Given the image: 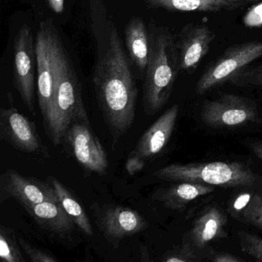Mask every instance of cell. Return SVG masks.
<instances>
[{
  "instance_id": "6da1fadb",
  "label": "cell",
  "mask_w": 262,
  "mask_h": 262,
  "mask_svg": "<svg viewBox=\"0 0 262 262\" xmlns=\"http://www.w3.org/2000/svg\"><path fill=\"white\" fill-rule=\"evenodd\" d=\"M89 9L90 28L96 42L93 85L115 147L133 126L139 90L105 0H90Z\"/></svg>"
},
{
  "instance_id": "7a4b0ae2",
  "label": "cell",
  "mask_w": 262,
  "mask_h": 262,
  "mask_svg": "<svg viewBox=\"0 0 262 262\" xmlns=\"http://www.w3.org/2000/svg\"><path fill=\"white\" fill-rule=\"evenodd\" d=\"M150 54L145 72L143 105L151 116L159 113L168 102L179 74V54L176 41L168 30L151 27Z\"/></svg>"
},
{
  "instance_id": "3957f363",
  "label": "cell",
  "mask_w": 262,
  "mask_h": 262,
  "mask_svg": "<svg viewBox=\"0 0 262 262\" xmlns=\"http://www.w3.org/2000/svg\"><path fill=\"white\" fill-rule=\"evenodd\" d=\"M56 62L57 85L50 122L45 129L53 145L58 146L72 124L90 122L80 83L59 34L56 41Z\"/></svg>"
},
{
  "instance_id": "277c9868",
  "label": "cell",
  "mask_w": 262,
  "mask_h": 262,
  "mask_svg": "<svg viewBox=\"0 0 262 262\" xmlns=\"http://www.w3.org/2000/svg\"><path fill=\"white\" fill-rule=\"evenodd\" d=\"M154 176L168 182H197L225 188H253L260 183L258 174L237 162L173 163L159 168Z\"/></svg>"
},
{
  "instance_id": "5b68a950",
  "label": "cell",
  "mask_w": 262,
  "mask_h": 262,
  "mask_svg": "<svg viewBox=\"0 0 262 262\" xmlns=\"http://www.w3.org/2000/svg\"><path fill=\"white\" fill-rule=\"evenodd\" d=\"M58 35L53 19H47L39 24L36 39L37 96L45 128L50 122L57 85L56 41Z\"/></svg>"
},
{
  "instance_id": "8992f818",
  "label": "cell",
  "mask_w": 262,
  "mask_h": 262,
  "mask_svg": "<svg viewBox=\"0 0 262 262\" xmlns=\"http://www.w3.org/2000/svg\"><path fill=\"white\" fill-rule=\"evenodd\" d=\"M262 57V41L245 42L227 50L203 73L196 85L199 95L237 79V75L256 59Z\"/></svg>"
},
{
  "instance_id": "52a82bcc",
  "label": "cell",
  "mask_w": 262,
  "mask_h": 262,
  "mask_svg": "<svg viewBox=\"0 0 262 262\" xmlns=\"http://www.w3.org/2000/svg\"><path fill=\"white\" fill-rule=\"evenodd\" d=\"M61 144L84 171L99 176L106 174L108 167L106 151L90 123L72 124Z\"/></svg>"
},
{
  "instance_id": "ba28073f",
  "label": "cell",
  "mask_w": 262,
  "mask_h": 262,
  "mask_svg": "<svg viewBox=\"0 0 262 262\" xmlns=\"http://www.w3.org/2000/svg\"><path fill=\"white\" fill-rule=\"evenodd\" d=\"M92 209L96 226L114 248H117L124 239L139 234L148 227L145 217L128 207L95 204Z\"/></svg>"
},
{
  "instance_id": "9c48e42d",
  "label": "cell",
  "mask_w": 262,
  "mask_h": 262,
  "mask_svg": "<svg viewBox=\"0 0 262 262\" xmlns=\"http://www.w3.org/2000/svg\"><path fill=\"white\" fill-rule=\"evenodd\" d=\"M14 85L27 110L35 114V62L36 42L28 24L16 33L13 46Z\"/></svg>"
},
{
  "instance_id": "30bf717a",
  "label": "cell",
  "mask_w": 262,
  "mask_h": 262,
  "mask_svg": "<svg viewBox=\"0 0 262 262\" xmlns=\"http://www.w3.org/2000/svg\"><path fill=\"white\" fill-rule=\"evenodd\" d=\"M9 99L10 106L0 110V139L21 152L47 154L35 122L15 106L10 93Z\"/></svg>"
},
{
  "instance_id": "8fae6325",
  "label": "cell",
  "mask_w": 262,
  "mask_h": 262,
  "mask_svg": "<svg viewBox=\"0 0 262 262\" xmlns=\"http://www.w3.org/2000/svg\"><path fill=\"white\" fill-rule=\"evenodd\" d=\"M201 118L205 125L211 128H237L255 122L257 111L248 99L226 94L215 100L205 102Z\"/></svg>"
},
{
  "instance_id": "7c38bea8",
  "label": "cell",
  "mask_w": 262,
  "mask_h": 262,
  "mask_svg": "<svg viewBox=\"0 0 262 262\" xmlns=\"http://www.w3.org/2000/svg\"><path fill=\"white\" fill-rule=\"evenodd\" d=\"M17 201L23 207L58 199L51 184L8 169L0 176V204L9 199Z\"/></svg>"
},
{
  "instance_id": "4fadbf2b",
  "label": "cell",
  "mask_w": 262,
  "mask_h": 262,
  "mask_svg": "<svg viewBox=\"0 0 262 262\" xmlns=\"http://www.w3.org/2000/svg\"><path fill=\"white\" fill-rule=\"evenodd\" d=\"M179 113L178 105L166 110L142 135L128 156L137 158L146 163L159 156L174 132Z\"/></svg>"
},
{
  "instance_id": "5bb4252c",
  "label": "cell",
  "mask_w": 262,
  "mask_h": 262,
  "mask_svg": "<svg viewBox=\"0 0 262 262\" xmlns=\"http://www.w3.org/2000/svg\"><path fill=\"white\" fill-rule=\"evenodd\" d=\"M214 38V33L205 25L185 29L176 42L180 70L189 72L196 70L208 53Z\"/></svg>"
},
{
  "instance_id": "9a60e30c",
  "label": "cell",
  "mask_w": 262,
  "mask_h": 262,
  "mask_svg": "<svg viewBox=\"0 0 262 262\" xmlns=\"http://www.w3.org/2000/svg\"><path fill=\"white\" fill-rule=\"evenodd\" d=\"M24 208L42 229L58 238L68 239L76 227L58 199Z\"/></svg>"
},
{
  "instance_id": "2e32d148",
  "label": "cell",
  "mask_w": 262,
  "mask_h": 262,
  "mask_svg": "<svg viewBox=\"0 0 262 262\" xmlns=\"http://www.w3.org/2000/svg\"><path fill=\"white\" fill-rule=\"evenodd\" d=\"M228 217L217 207L211 205L205 208L196 217L188 233L190 244L202 249L211 242L226 237Z\"/></svg>"
},
{
  "instance_id": "e0dca14e",
  "label": "cell",
  "mask_w": 262,
  "mask_h": 262,
  "mask_svg": "<svg viewBox=\"0 0 262 262\" xmlns=\"http://www.w3.org/2000/svg\"><path fill=\"white\" fill-rule=\"evenodd\" d=\"M214 191L213 185L197 182H176L170 186L159 188L155 191L152 199L161 202L165 208L181 211L198 198Z\"/></svg>"
},
{
  "instance_id": "ac0fdd59",
  "label": "cell",
  "mask_w": 262,
  "mask_h": 262,
  "mask_svg": "<svg viewBox=\"0 0 262 262\" xmlns=\"http://www.w3.org/2000/svg\"><path fill=\"white\" fill-rule=\"evenodd\" d=\"M125 47L131 62L145 74L150 54V33L143 19L131 18L125 29Z\"/></svg>"
},
{
  "instance_id": "d6986e66",
  "label": "cell",
  "mask_w": 262,
  "mask_h": 262,
  "mask_svg": "<svg viewBox=\"0 0 262 262\" xmlns=\"http://www.w3.org/2000/svg\"><path fill=\"white\" fill-rule=\"evenodd\" d=\"M152 8L170 11L217 12L234 10L242 4V0H142Z\"/></svg>"
},
{
  "instance_id": "ffe728a7",
  "label": "cell",
  "mask_w": 262,
  "mask_h": 262,
  "mask_svg": "<svg viewBox=\"0 0 262 262\" xmlns=\"http://www.w3.org/2000/svg\"><path fill=\"white\" fill-rule=\"evenodd\" d=\"M47 181L51 184L62 208L74 222L76 226L85 235L90 237L93 236L94 234L93 225L87 215L86 211L76 199V195L56 178L50 176Z\"/></svg>"
},
{
  "instance_id": "44dd1931",
  "label": "cell",
  "mask_w": 262,
  "mask_h": 262,
  "mask_svg": "<svg viewBox=\"0 0 262 262\" xmlns=\"http://www.w3.org/2000/svg\"><path fill=\"white\" fill-rule=\"evenodd\" d=\"M229 211L237 220L262 230V196L258 193L248 191L239 194Z\"/></svg>"
},
{
  "instance_id": "7402d4cb",
  "label": "cell",
  "mask_w": 262,
  "mask_h": 262,
  "mask_svg": "<svg viewBox=\"0 0 262 262\" xmlns=\"http://www.w3.org/2000/svg\"><path fill=\"white\" fill-rule=\"evenodd\" d=\"M19 238L13 228L0 225V257L3 261L25 262Z\"/></svg>"
},
{
  "instance_id": "603a6c76",
  "label": "cell",
  "mask_w": 262,
  "mask_h": 262,
  "mask_svg": "<svg viewBox=\"0 0 262 262\" xmlns=\"http://www.w3.org/2000/svg\"><path fill=\"white\" fill-rule=\"evenodd\" d=\"M194 247L190 243H183L167 251L162 261L165 262H195L201 260L198 257Z\"/></svg>"
},
{
  "instance_id": "cb8c5ba5",
  "label": "cell",
  "mask_w": 262,
  "mask_h": 262,
  "mask_svg": "<svg viewBox=\"0 0 262 262\" xmlns=\"http://www.w3.org/2000/svg\"><path fill=\"white\" fill-rule=\"evenodd\" d=\"M242 252L262 261V238L256 234L240 231L237 234Z\"/></svg>"
},
{
  "instance_id": "d4e9b609",
  "label": "cell",
  "mask_w": 262,
  "mask_h": 262,
  "mask_svg": "<svg viewBox=\"0 0 262 262\" xmlns=\"http://www.w3.org/2000/svg\"><path fill=\"white\" fill-rule=\"evenodd\" d=\"M19 238V245L23 251L33 262H59V259L50 251L31 245L22 237Z\"/></svg>"
},
{
  "instance_id": "484cf974",
  "label": "cell",
  "mask_w": 262,
  "mask_h": 262,
  "mask_svg": "<svg viewBox=\"0 0 262 262\" xmlns=\"http://www.w3.org/2000/svg\"><path fill=\"white\" fill-rule=\"evenodd\" d=\"M245 27L250 28L262 27V2L258 3L249 9L243 18Z\"/></svg>"
},
{
  "instance_id": "4316f807",
  "label": "cell",
  "mask_w": 262,
  "mask_h": 262,
  "mask_svg": "<svg viewBox=\"0 0 262 262\" xmlns=\"http://www.w3.org/2000/svg\"><path fill=\"white\" fill-rule=\"evenodd\" d=\"M145 165V162L139 160L137 158L128 156L125 162V170L130 176H133L139 171H142Z\"/></svg>"
},
{
  "instance_id": "83f0119b",
  "label": "cell",
  "mask_w": 262,
  "mask_h": 262,
  "mask_svg": "<svg viewBox=\"0 0 262 262\" xmlns=\"http://www.w3.org/2000/svg\"><path fill=\"white\" fill-rule=\"evenodd\" d=\"M209 260L214 262H242L244 259L228 252H213Z\"/></svg>"
},
{
  "instance_id": "f1b7e54d",
  "label": "cell",
  "mask_w": 262,
  "mask_h": 262,
  "mask_svg": "<svg viewBox=\"0 0 262 262\" xmlns=\"http://www.w3.org/2000/svg\"><path fill=\"white\" fill-rule=\"evenodd\" d=\"M50 9L56 14H61L64 11L65 0H48Z\"/></svg>"
},
{
  "instance_id": "f546056e",
  "label": "cell",
  "mask_w": 262,
  "mask_h": 262,
  "mask_svg": "<svg viewBox=\"0 0 262 262\" xmlns=\"http://www.w3.org/2000/svg\"><path fill=\"white\" fill-rule=\"evenodd\" d=\"M250 76V82L255 85L262 86V65L257 67L254 72H251Z\"/></svg>"
},
{
  "instance_id": "4dcf8cb0",
  "label": "cell",
  "mask_w": 262,
  "mask_h": 262,
  "mask_svg": "<svg viewBox=\"0 0 262 262\" xmlns=\"http://www.w3.org/2000/svg\"><path fill=\"white\" fill-rule=\"evenodd\" d=\"M249 147L253 153L262 162V140L251 142Z\"/></svg>"
},
{
  "instance_id": "1f68e13d",
  "label": "cell",
  "mask_w": 262,
  "mask_h": 262,
  "mask_svg": "<svg viewBox=\"0 0 262 262\" xmlns=\"http://www.w3.org/2000/svg\"><path fill=\"white\" fill-rule=\"evenodd\" d=\"M242 2H256L259 0H242Z\"/></svg>"
}]
</instances>
